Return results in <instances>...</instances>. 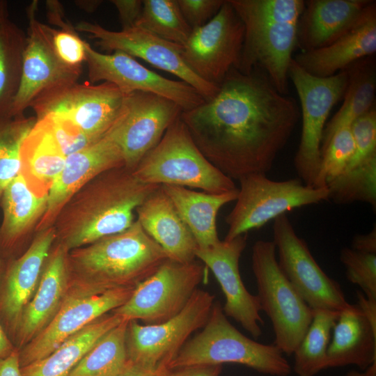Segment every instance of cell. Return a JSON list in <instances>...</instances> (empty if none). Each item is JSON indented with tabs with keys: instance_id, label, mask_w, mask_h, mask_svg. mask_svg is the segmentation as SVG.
<instances>
[{
	"instance_id": "cell-1",
	"label": "cell",
	"mask_w": 376,
	"mask_h": 376,
	"mask_svg": "<svg viewBox=\"0 0 376 376\" xmlns=\"http://www.w3.org/2000/svg\"><path fill=\"white\" fill-rule=\"evenodd\" d=\"M180 117L205 157L239 180L272 169L301 114L296 102L280 93L264 72L233 68L212 98Z\"/></svg>"
},
{
	"instance_id": "cell-2",
	"label": "cell",
	"mask_w": 376,
	"mask_h": 376,
	"mask_svg": "<svg viewBox=\"0 0 376 376\" xmlns=\"http://www.w3.org/2000/svg\"><path fill=\"white\" fill-rule=\"evenodd\" d=\"M159 186L141 182L125 166L101 173L63 207L56 238L69 252L127 230L136 208Z\"/></svg>"
},
{
	"instance_id": "cell-3",
	"label": "cell",
	"mask_w": 376,
	"mask_h": 376,
	"mask_svg": "<svg viewBox=\"0 0 376 376\" xmlns=\"http://www.w3.org/2000/svg\"><path fill=\"white\" fill-rule=\"evenodd\" d=\"M242 20L244 41L237 68L264 72L286 95L288 68L297 47V29L305 6L302 0H228Z\"/></svg>"
},
{
	"instance_id": "cell-4",
	"label": "cell",
	"mask_w": 376,
	"mask_h": 376,
	"mask_svg": "<svg viewBox=\"0 0 376 376\" xmlns=\"http://www.w3.org/2000/svg\"><path fill=\"white\" fill-rule=\"evenodd\" d=\"M71 281L98 292L136 287L169 258L137 220L127 230L68 252Z\"/></svg>"
},
{
	"instance_id": "cell-5",
	"label": "cell",
	"mask_w": 376,
	"mask_h": 376,
	"mask_svg": "<svg viewBox=\"0 0 376 376\" xmlns=\"http://www.w3.org/2000/svg\"><path fill=\"white\" fill-rule=\"evenodd\" d=\"M201 331L188 340L168 363V368L238 363L272 376H288L291 367L274 345L260 343L237 330L214 301Z\"/></svg>"
},
{
	"instance_id": "cell-6",
	"label": "cell",
	"mask_w": 376,
	"mask_h": 376,
	"mask_svg": "<svg viewBox=\"0 0 376 376\" xmlns=\"http://www.w3.org/2000/svg\"><path fill=\"white\" fill-rule=\"evenodd\" d=\"M143 182L221 194L237 189L233 180L210 163L194 142L180 116L132 171Z\"/></svg>"
},
{
	"instance_id": "cell-7",
	"label": "cell",
	"mask_w": 376,
	"mask_h": 376,
	"mask_svg": "<svg viewBox=\"0 0 376 376\" xmlns=\"http://www.w3.org/2000/svg\"><path fill=\"white\" fill-rule=\"evenodd\" d=\"M251 267L261 311L269 317L274 345L293 354L313 318V310L281 272L272 241L260 240L252 247Z\"/></svg>"
},
{
	"instance_id": "cell-8",
	"label": "cell",
	"mask_w": 376,
	"mask_h": 376,
	"mask_svg": "<svg viewBox=\"0 0 376 376\" xmlns=\"http://www.w3.org/2000/svg\"><path fill=\"white\" fill-rule=\"evenodd\" d=\"M238 180L235 205L226 217L225 240L259 228L293 209L329 201L327 187L307 186L299 178L276 181L256 173Z\"/></svg>"
},
{
	"instance_id": "cell-9",
	"label": "cell",
	"mask_w": 376,
	"mask_h": 376,
	"mask_svg": "<svg viewBox=\"0 0 376 376\" xmlns=\"http://www.w3.org/2000/svg\"><path fill=\"white\" fill-rule=\"evenodd\" d=\"M288 75L300 101L302 120L294 166L299 178L306 185L314 187L326 122L333 107L345 94L348 72L345 69L330 77H318L307 72L292 58Z\"/></svg>"
},
{
	"instance_id": "cell-10",
	"label": "cell",
	"mask_w": 376,
	"mask_h": 376,
	"mask_svg": "<svg viewBox=\"0 0 376 376\" xmlns=\"http://www.w3.org/2000/svg\"><path fill=\"white\" fill-rule=\"evenodd\" d=\"M125 93L110 82L97 85L77 82L45 91L30 104L36 118L47 115L69 120L97 140L104 136L121 115Z\"/></svg>"
},
{
	"instance_id": "cell-11",
	"label": "cell",
	"mask_w": 376,
	"mask_h": 376,
	"mask_svg": "<svg viewBox=\"0 0 376 376\" xmlns=\"http://www.w3.org/2000/svg\"><path fill=\"white\" fill-rule=\"evenodd\" d=\"M204 274V266L196 260L182 263L168 259L139 283L130 299L113 313L128 321L141 320L144 324L164 322L185 307Z\"/></svg>"
},
{
	"instance_id": "cell-12",
	"label": "cell",
	"mask_w": 376,
	"mask_h": 376,
	"mask_svg": "<svg viewBox=\"0 0 376 376\" xmlns=\"http://www.w3.org/2000/svg\"><path fill=\"white\" fill-rule=\"evenodd\" d=\"M214 295L197 289L185 307L171 319L156 324L128 322L126 333L127 361L157 370L166 366L188 340L203 327L214 303Z\"/></svg>"
},
{
	"instance_id": "cell-13",
	"label": "cell",
	"mask_w": 376,
	"mask_h": 376,
	"mask_svg": "<svg viewBox=\"0 0 376 376\" xmlns=\"http://www.w3.org/2000/svg\"><path fill=\"white\" fill-rule=\"evenodd\" d=\"M134 288H116L101 292L70 280L66 297L52 320L18 350L20 368L47 357L70 336L124 304Z\"/></svg>"
},
{
	"instance_id": "cell-14",
	"label": "cell",
	"mask_w": 376,
	"mask_h": 376,
	"mask_svg": "<svg viewBox=\"0 0 376 376\" xmlns=\"http://www.w3.org/2000/svg\"><path fill=\"white\" fill-rule=\"evenodd\" d=\"M272 231L281 272L313 311L341 312L351 306L340 284L320 267L285 214L274 220Z\"/></svg>"
},
{
	"instance_id": "cell-15",
	"label": "cell",
	"mask_w": 376,
	"mask_h": 376,
	"mask_svg": "<svg viewBox=\"0 0 376 376\" xmlns=\"http://www.w3.org/2000/svg\"><path fill=\"white\" fill-rule=\"evenodd\" d=\"M244 25L228 0L205 24L192 29L182 47V58L205 81L219 86L233 68H237L244 41Z\"/></svg>"
},
{
	"instance_id": "cell-16",
	"label": "cell",
	"mask_w": 376,
	"mask_h": 376,
	"mask_svg": "<svg viewBox=\"0 0 376 376\" xmlns=\"http://www.w3.org/2000/svg\"><path fill=\"white\" fill-rule=\"evenodd\" d=\"M38 1L26 8L29 26L20 84L10 111L13 116L24 114L43 92L77 82L81 74V67L70 66L59 58L53 45V28L38 20Z\"/></svg>"
},
{
	"instance_id": "cell-17",
	"label": "cell",
	"mask_w": 376,
	"mask_h": 376,
	"mask_svg": "<svg viewBox=\"0 0 376 376\" xmlns=\"http://www.w3.org/2000/svg\"><path fill=\"white\" fill-rule=\"evenodd\" d=\"M182 112L178 104L161 95L125 93L123 111L109 131L122 151L125 167L132 171Z\"/></svg>"
},
{
	"instance_id": "cell-18",
	"label": "cell",
	"mask_w": 376,
	"mask_h": 376,
	"mask_svg": "<svg viewBox=\"0 0 376 376\" xmlns=\"http://www.w3.org/2000/svg\"><path fill=\"white\" fill-rule=\"evenodd\" d=\"M75 27L77 31L87 33L103 50L124 52L178 77L194 88L205 100L212 98L219 91V87L201 79L187 65L181 54L182 46L142 28L134 26L116 31L86 21L78 22Z\"/></svg>"
},
{
	"instance_id": "cell-19",
	"label": "cell",
	"mask_w": 376,
	"mask_h": 376,
	"mask_svg": "<svg viewBox=\"0 0 376 376\" xmlns=\"http://www.w3.org/2000/svg\"><path fill=\"white\" fill-rule=\"evenodd\" d=\"M84 45L85 62L91 83L110 82L124 93L136 91L155 93L175 102L182 111L192 109L205 101L187 83L166 78L146 68L127 54L120 51L103 54L86 41Z\"/></svg>"
},
{
	"instance_id": "cell-20",
	"label": "cell",
	"mask_w": 376,
	"mask_h": 376,
	"mask_svg": "<svg viewBox=\"0 0 376 376\" xmlns=\"http://www.w3.org/2000/svg\"><path fill=\"white\" fill-rule=\"evenodd\" d=\"M246 242V233L231 240H220L210 248L197 249L196 257L212 271L220 285L226 299L222 306L226 316L257 338L263 334L260 324H264L260 304L258 296L246 288L240 272V259Z\"/></svg>"
},
{
	"instance_id": "cell-21",
	"label": "cell",
	"mask_w": 376,
	"mask_h": 376,
	"mask_svg": "<svg viewBox=\"0 0 376 376\" xmlns=\"http://www.w3.org/2000/svg\"><path fill=\"white\" fill-rule=\"evenodd\" d=\"M56 239L54 227L41 230L23 254L7 263L0 281V321L13 343Z\"/></svg>"
},
{
	"instance_id": "cell-22",
	"label": "cell",
	"mask_w": 376,
	"mask_h": 376,
	"mask_svg": "<svg viewBox=\"0 0 376 376\" xmlns=\"http://www.w3.org/2000/svg\"><path fill=\"white\" fill-rule=\"evenodd\" d=\"M122 166H125L122 151L109 132L85 148L67 156L62 171L48 193L39 228H46L88 182L108 170Z\"/></svg>"
},
{
	"instance_id": "cell-23",
	"label": "cell",
	"mask_w": 376,
	"mask_h": 376,
	"mask_svg": "<svg viewBox=\"0 0 376 376\" xmlns=\"http://www.w3.org/2000/svg\"><path fill=\"white\" fill-rule=\"evenodd\" d=\"M68 254L61 243L52 249L38 288L22 315L13 341L17 350L49 324L63 303L71 280Z\"/></svg>"
},
{
	"instance_id": "cell-24",
	"label": "cell",
	"mask_w": 376,
	"mask_h": 376,
	"mask_svg": "<svg viewBox=\"0 0 376 376\" xmlns=\"http://www.w3.org/2000/svg\"><path fill=\"white\" fill-rule=\"evenodd\" d=\"M376 52V3L371 1L357 23L334 42L301 52L293 60L309 74L327 77Z\"/></svg>"
},
{
	"instance_id": "cell-25",
	"label": "cell",
	"mask_w": 376,
	"mask_h": 376,
	"mask_svg": "<svg viewBox=\"0 0 376 376\" xmlns=\"http://www.w3.org/2000/svg\"><path fill=\"white\" fill-rule=\"evenodd\" d=\"M135 213L143 230L169 259L182 263L195 260L196 242L161 185L142 202Z\"/></svg>"
},
{
	"instance_id": "cell-26",
	"label": "cell",
	"mask_w": 376,
	"mask_h": 376,
	"mask_svg": "<svg viewBox=\"0 0 376 376\" xmlns=\"http://www.w3.org/2000/svg\"><path fill=\"white\" fill-rule=\"evenodd\" d=\"M368 0H310L305 1L297 29L301 51L324 47L349 31L359 20Z\"/></svg>"
},
{
	"instance_id": "cell-27",
	"label": "cell",
	"mask_w": 376,
	"mask_h": 376,
	"mask_svg": "<svg viewBox=\"0 0 376 376\" xmlns=\"http://www.w3.org/2000/svg\"><path fill=\"white\" fill-rule=\"evenodd\" d=\"M327 350V368L354 365L364 370L376 363V327L357 304L340 312Z\"/></svg>"
},
{
	"instance_id": "cell-28",
	"label": "cell",
	"mask_w": 376,
	"mask_h": 376,
	"mask_svg": "<svg viewBox=\"0 0 376 376\" xmlns=\"http://www.w3.org/2000/svg\"><path fill=\"white\" fill-rule=\"evenodd\" d=\"M161 187L190 230L198 249L210 248L220 241L217 230L218 212L224 205L235 201L238 188L212 194L176 185H163Z\"/></svg>"
},
{
	"instance_id": "cell-29",
	"label": "cell",
	"mask_w": 376,
	"mask_h": 376,
	"mask_svg": "<svg viewBox=\"0 0 376 376\" xmlns=\"http://www.w3.org/2000/svg\"><path fill=\"white\" fill-rule=\"evenodd\" d=\"M47 202V195L35 194L21 173L6 187L0 200V251L5 260L13 253L30 226L42 217Z\"/></svg>"
},
{
	"instance_id": "cell-30",
	"label": "cell",
	"mask_w": 376,
	"mask_h": 376,
	"mask_svg": "<svg viewBox=\"0 0 376 376\" xmlns=\"http://www.w3.org/2000/svg\"><path fill=\"white\" fill-rule=\"evenodd\" d=\"M20 159V173L29 187L38 196H48L64 167L66 157L41 120L36 119L23 141Z\"/></svg>"
},
{
	"instance_id": "cell-31",
	"label": "cell",
	"mask_w": 376,
	"mask_h": 376,
	"mask_svg": "<svg viewBox=\"0 0 376 376\" xmlns=\"http://www.w3.org/2000/svg\"><path fill=\"white\" fill-rule=\"evenodd\" d=\"M123 319L106 314L77 332L47 357L20 368L21 376H68L86 352Z\"/></svg>"
},
{
	"instance_id": "cell-32",
	"label": "cell",
	"mask_w": 376,
	"mask_h": 376,
	"mask_svg": "<svg viewBox=\"0 0 376 376\" xmlns=\"http://www.w3.org/2000/svg\"><path fill=\"white\" fill-rule=\"evenodd\" d=\"M370 57L360 59L346 68L348 83L344 101L340 109L326 123L321 150L338 130L350 126L375 106L376 70L375 61Z\"/></svg>"
},
{
	"instance_id": "cell-33",
	"label": "cell",
	"mask_w": 376,
	"mask_h": 376,
	"mask_svg": "<svg viewBox=\"0 0 376 376\" xmlns=\"http://www.w3.org/2000/svg\"><path fill=\"white\" fill-rule=\"evenodd\" d=\"M26 38L10 18L7 2L0 0V116H11L20 84Z\"/></svg>"
},
{
	"instance_id": "cell-34",
	"label": "cell",
	"mask_w": 376,
	"mask_h": 376,
	"mask_svg": "<svg viewBox=\"0 0 376 376\" xmlns=\"http://www.w3.org/2000/svg\"><path fill=\"white\" fill-rule=\"evenodd\" d=\"M123 320L100 338L68 376H118L127 362L126 333Z\"/></svg>"
},
{
	"instance_id": "cell-35",
	"label": "cell",
	"mask_w": 376,
	"mask_h": 376,
	"mask_svg": "<svg viewBox=\"0 0 376 376\" xmlns=\"http://www.w3.org/2000/svg\"><path fill=\"white\" fill-rule=\"evenodd\" d=\"M339 313L329 310L313 311L311 324L293 353V369L297 376H315L327 368V350Z\"/></svg>"
},
{
	"instance_id": "cell-36",
	"label": "cell",
	"mask_w": 376,
	"mask_h": 376,
	"mask_svg": "<svg viewBox=\"0 0 376 376\" xmlns=\"http://www.w3.org/2000/svg\"><path fill=\"white\" fill-rule=\"evenodd\" d=\"M135 26L182 47L192 32L176 0L143 1L141 13Z\"/></svg>"
},
{
	"instance_id": "cell-37",
	"label": "cell",
	"mask_w": 376,
	"mask_h": 376,
	"mask_svg": "<svg viewBox=\"0 0 376 376\" xmlns=\"http://www.w3.org/2000/svg\"><path fill=\"white\" fill-rule=\"evenodd\" d=\"M329 200L338 205L363 202L376 209V155L331 180Z\"/></svg>"
},
{
	"instance_id": "cell-38",
	"label": "cell",
	"mask_w": 376,
	"mask_h": 376,
	"mask_svg": "<svg viewBox=\"0 0 376 376\" xmlns=\"http://www.w3.org/2000/svg\"><path fill=\"white\" fill-rule=\"evenodd\" d=\"M36 122V117L0 116V200L6 187L19 173L20 149Z\"/></svg>"
},
{
	"instance_id": "cell-39",
	"label": "cell",
	"mask_w": 376,
	"mask_h": 376,
	"mask_svg": "<svg viewBox=\"0 0 376 376\" xmlns=\"http://www.w3.org/2000/svg\"><path fill=\"white\" fill-rule=\"evenodd\" d=\"M354 151V141L350 126L338 130L321 150L320 168L314 187H327L346 169Z\"/></svg>"
},
{
	"instance_id": "cell-40",
	"label": "cell",
	"mask_w": 376,
	"mask_h": 376,
	"mask_svg": "<svg viewBox=\"0 0 376 376\" xmlns=\"http://www.w3.org/2000/svg\"><path fill=\"white\" fill-rule=\"evenodd\" d=\"M340 260L345 268L347 280L360 288L369 299H376V254L344 247Z\"/></svg>"
},
{
	"instance_id": "cell-41",
	"label": "cell",
	"mask_w": 376,
	"mask_h": 376,
	"mask_svg": "<svg viewBox=\"0 0 376 376\" xmlns=\"http://www.w3.org/2000/svg\"><path fill=\"white\" fill-rule=\"evenodd\" d=\"M350 127L354 137V151L345 171L376 155L375 107L357 118Z\"/></svg>"
},
{
	"instance_id": "cell-42",
	"label": "cell",
	"mask_w": 376,
	"mask_h": 376,
	"mask_svg": "<svg viewBox=\"0 0 376 376\" xmlns=\"http://www.w3.org/2000/svg\"><path fill=\"white\" fill-rule=\"evenodd\" d=\"M36 119L43 122L65 157L80 151L97 141L64 118L47 115Z\"/></svg>"
},
{
	"instance_id": "cell-43",
	"label": "cell",
	"mask_w": 376,
	"mask_h": 376,
	"mask_svg": "<svg viewBox=\"0 0 376 376\" xmlns=\"http://www.w3.org/2000/svg\"><path fill=\"white\" fill-rule=\"evenodd\" d=\"M52 40L55 52L65 64L81 67L85 62V41L77 33L75 27L68 29H52Z\"/></svg>"
},
{
	"instance_id": "cell-44",
	"label": "cell",
	"mask_w": 376,
	"mask_h": 376,
	"mask_svg": "<svg viewBox=\"0 0 376 376\" xmlns=\"http://www.w3.org/2000/svg\"><path fill=\"white\" fill-rule=\"evenodd\" d=\"M183 17L192 29L209 22L219 10L225 0H176Z\"/></svg>"
},
{
	"instance_id": "cell-45",
	"label": "cell",
	"mask_w": 376,
	"mask_h": 376,
	"mask_svg": "<svg viewBox=\"0 0 376 376\" xmlns=\"http://www.w3.org/2000/svg\"><path fill=\"white\" fill-rule=\"evenodd\" d=\"M116 8L122 30L134 27L142 10L143 1L141 0H111Z\"/></svg>"
},
{
	"instance_id": "cell-46",
	"label": "cell",
	"mask_w": 376,
	"mask_h": 376,
	"mask_svg": "<svg viewBox=\"0 0 376 376\" xmlns=\"http://www.w3.org/2000/svg\"><path fill=\"white\" fill-rule=\"evenodd\" d=\"M221 366H196L176 368L162 367L160 376H219Z\"/></svg>"
},
{
	"instance_id": "cell-47",
	"label": "cell",
	"mask_w": 376,
	"mask_h": 376,
	"mask_svg": "<svg viewBox=\"0 0 376 376\" xmlns=\"http://www.w3.org/2000/svg\"><path fill=\"white\" fill-rule=\"evenodd\" d=\"M46 10L48 20L51 24L58 26L61 29L74 27L65 17L63 8L59 1H47Z\"/></svg>"
},
{
	"instance_id": "cell-48",
	"label": "cell",
	"mask_w": 376,
	"mask_h": 376,
	"mask_svg": "<svg viewBox=\"0 0 376 376\" xmlns=\"http://www.w3.org/2000/svg\"><path fill=\"white\" fill-rule=\"evenodd\" d=\"M352 249L364 253L376 254V226L366 234L356 235L352 241Z\"/></svg>"
},
{
	"instance_id": "cell-49",
	"label": "cell",
	"mask_w": 376,
	"mask_h": 376,
	"mask_svg": "<svg viewBox=\"0 0 376 376\" xmlns=\"http://www.w3.org/2000/svg\"><path fill=\"white\" fill-rule=\"evenodd\" d=\"M356 296L357 305L371 324L376 327V299L366 297L360 290L356 291Z\"/></svg>"
},
{
	"instance_id": "cell-50",
	"label": "cell",
	"mask_w": 376,
	"mask_h": 376,
	"mask_svg": "<svg viewBox=\"0 0 376 376\" xmlns=\"http://www.w3.org/2000/svg\"><path fill=\"white\" fill-rule=\"evenodd\" d=\"M0 376H21L17 348L9 357L0 361Z\"/></svg>"
},
{
	"instance_id": "cell-51",
	"label": "cell",
	"mask_w": 376,
	"mask_h": 376,
	"mask_svg": "<svg viewBox=\"0 0 376 376\" xmlns=\"http://www.w3.org/2000/svg\"><path fill=\"white\" fill-rule=\"evenodd\" d=\"M162 367L151 370L127 361L118 376H160Z\"/></svg>"
},
{
	"instance_id": "cell-52",
	"label": "cell",
	"mask_w": 376,
	"mask_h": 376,
	"mask_svg": "<svg viewBox=\"0 0 376 376\" xmlns=\"http://www.w3.org/2000/svg\"><path fill=\"white\" fill-rule=\"evenodd\" d=\"M15 349L0 321V361L9 357Z\"/></svg>"
},
{
	"instance_id": "cell-53",
	"label": "cell",
	"mask_w": 376,
	"mask_h": 376,
	"mask_svg": "<svg viewBox=\"0 0 376 376\" xmlns=\"http://www.w3.org/2000/svg\"><path fill=\"white\" fill-rule=\"evenodd\" d=\"M344 376H376V363H373L364 370L359 371L351 370Z\"/></svg>"
},
{
	"instance_id": "cell-54",
	"label": "cell",
	"mask_w": 376,
	"mask_h": 376,
	"mask_svg": "<svg viewBox=\"0 0 376 376\" xmlns=\"http://www.w3.org/2000/svg\"><path fill=\"white\" fill-rule=\"evenodd\" d=\"M75 2H76L75 3L81 9H84L88 12H93L98 8V6L100 5V3L102 1L95 0V1H77Z\"/></svg>"
},
{
	"instance_id": "cell-55",
	"label": "cell",
	"mask_w": 376,
	"mask_h": 376,
	"mask_svg": "<svg viewBox=\"0 0 376 376\" xmlns=\"http://www.w3.org/2000/svg\"><path fill=\"white\" fill-rule=\"evenodd\" d=\"M7 265V261L3 257L1 252L0 251V281L3 276V274L5 272L6 267Z\"/></svg>"
}]
</instances>
